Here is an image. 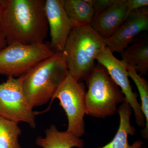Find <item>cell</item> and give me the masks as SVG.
Listing matches in <instances>:
<instances>
[{
  "instance_id": "obj_9",
  "label": "cell",
  "mask_w": 148,
  "mask_h": 148,
  "mask_svg": "<svg viewBox=\"0 0 148 148\" xmlns=\"http://www.w3.org/2000/svg\"><path fill=\"white\" fill-rule=\"evenodd\" d=\"M148 29V7L133 11L113 35L107 38V47L113 53H121L137 35Z\"/></svg>"
},
{
  "instance_id": "obj_1",
  "label": "cell",
  "mask_w": 148,
  "mask_h": 148,
  "mask_svg": "<svg viewBox=\"0 0 148 148\" xmlns=\"http://www.w3.org/2000/svg\"><path fill=\"white\" fill-rule=\"evenodd\" d=\"M45 0H3L0 30L8 45L44 43L49 31Z\"/></svg>"
},
{
  "instance_id": "obj_3",
  "label": "cell",
  "mask_w": 148,
  "mask_h": 148,
  "mask_svg": "<svg viewBox=\"0 0 148 148\" xmlns=\"http://www.w3.org/2000/svg\"><path fill=\"white\" fill-rule=\"evenodd\" d=\"M106 45L107 38L91 26L73 27L64 49L69 73L79 81L84 79L95 66L97 55Z\"/></svg>"
},
{
  "instance_id": "obj_16",
  "label": "cell",
  "mask_w": 148,
  "mask_h": 148,
  "mask_svg": "<svg viewBox=\"0 0 148 148\" xmlns=\"http://www.w3.org/2000/svg\"><path fill=\"white\" fill-rule=\"evenodd\" d=\"M128 76L135 83L140 95L141 110L145 118V125L141 131V134L144 139L148 138V84L144 77L140 75L132 67L126 64Z\"/></svg>"
},
{
  "instance_id": "obj_2",
  "label": "cell",
  "mask_w": 148,
  "mask_h": 148,
  "mask_svg": "<svg viewBox=\"0 0 148 148\" xmlns=\"http://www.w3.org/2000/svg\"><path fill=\"white\" fill-rule=\"evenodd\" d=\"M69 74L66 52H55L21 76V86L32 108L51 100Z\"/></svg>"
},
{
  "instance_id": "obj_11",
  "label": "cell",
  "mask_w": 148,
  "mask_h": 148,
  "mask_svg": "<svg viewBox=\"0 0 148 148\" xmlns=\"http://www.w3.org/2000/svg\"><path fill=\"white\" fill-rule=\"evenodd\" d=\"M126 18V0H115L106 10L93 17L90 26L102 36L109 38Z\"/></svg>"
},
{
  "instance_id": "obj_6",
  "label": "cell",
  "mask_w": 148,
  "mask_h": 148,
  "mask_svg": "<svg viewBox=\"0 0 148 148\" xmlns=\"http://www.w3.org/2000/svg\"><path fill=\"white\" fill-rule=\"evenodd\" d=\"M84 84L69 73L56 90L51 101L58 99L68 121L66 131L80 138L84 135V117L86 114Z\"/></svg>"
},
{
  "instance_id": "obj_17",
  "label": "cell",
  "mask_w": 148,
  "mask_h": 148,
  "mask_svg": "<svg viewBox=\"0 0 148 148\" xmlns=\"http://www.w3.org/2000/svg\"><path fill=\"white\" fill-rule=\"evenodd\" d=\"M21 134L18 123L0 116V148H21L18 142Z\"/></svg>"
},
{
  "instance_id": "obj_13",
  "label": "cell",
  "mask_w": 148,
  "mask_h": 148,
  "mask_svg": "<svg viewBox=\"0 0 148 148\" xmlns=\"http://www.w3.org/2000/svg\"><path fill=\"white\" fill-rule=\"evenodd\" d=\"M45 133V137H38L36 140V145L40 147L83 148L84 147L83 140L67 131H59L54 125L46 130Z\"/></svg>"
},
{
  "instance_id": "obj_14",
  "label": "cell",
  "mask_w": 148,
  "mask_h": 148,
  "mask_svg": "<svg viewBox=\"0 0 148 148\" xmlns=\"http://www.w3.org/2000/svg\"><path fill=\"white\" fill-rule=\"evenodd\" d=\"M73 27L90 26L94 16L92 0H63Z\"/></svg>"
},
{
  "instance_id": "obj_8",
  "label": "cell",
  "mask_w": 148,
  "mask_h": 148,
  "mask_svg": "<svg viewBox=\"0 0 148 148\" xmlns=\"http://www.w3.org/2000/svg\"><path fill=\"white\" fill-rule=\"evenodd\" d=\"M98 64L107 70L109 75L124 94L125 100L132 109L135 121L138 126L145 127V121L138 96L133 92L129 79L126 64L119 60L106 47L99 52L96 58Z\"/></svg>"
},
{
  "instance_id": "obj_21",
  "label": "cell",
  "mask_w": 148,
  "mask_h": 148,
  "mask_svg": "<svg viewBox=\"0 0 148 148\" xmlns=\"http://www.w3.org/2000/svg\"><path fill=\"white\" fill-rule=\"evenodd\" d=\"M3 1V0H0V9H1V7L2 5Z\"/></svg>"
},
{
  "instance_id": "obj_15",
  "label": "cell",
  "mask_w": 148,
  "mask_h": 148,
  "mask_svg": "<svg viewBox=\"0 0 148 148\" xmlns=\"http://www.w3.org/2000/svg\"><path fill=\"white\" fill-rule=\"evenodd\" d=\"M120 53L122 60L140 73V75H145L147 73L148 42L147 40L135 41Z\"/></svg>"
},
{
  "instance_id": "obj_4",
  "label": "cell",
  "mask_w": 148,
  "mask_h": 148,
  "mask_svg": "<svg viewBox=\"0 0 148 148\" xmlns=\"http://www.w3.org/2000/svg\"><path fill=\"white\" fill-rule=\"evenodd\" d=\"M84 79L88 87L86 114L100 119L114 115L118 106L125 101V97L106 69L101 64L95 65Z\"/></svg>"
},
{
  "instance_id": "obj_22",
  "label": "cell",
  "mask_w": 148,
  "mask_h": 148,
  "mask_svg": "<svg viewBox=\"0 0 148 148\" xmlns=\"http://www.w3.org/2000/svg\"><path fill=\"white\" fill-rule=\"evenodd\" d=\"M138 148H143V146H142V147H139Z\"/></svg>"
},
{
  "instance_id": "obj_12",
  "label": "cell",
  "mask_w": 148,
  "mask_h": 148,
  "mask_svg": "<svg viewBox=\"0 0 148 148\" xmlns=\"http://www.w3.org/2000/svg\"><path fill=\"white\" fill-rule=\"evenodd\" d=\"M117 112L119 115L120 121L116 134L108 144L97 148H138L142 147L144 143L141 140L135 141L132 145L128 143V136L135 135L136 130L130 123L132 109L126 100L119 106Z\"/></svg>"
},
{
  "instance_id": "obj_18",
  "label": "cell",
  "mask_w": 148,
  "mask_h": 148,
  "mask_svg": "<svg viewBox=\"0 0 148 148\" xmlns=\"http://www.w3.org/2000/svg\"><path fill=\"white\" fill-rule=\"evenodd\" d=\"M92 1L94 17L108 8L114 3L115 0H92Z\"/></svg>"
},
{
  "instance_id": "obj_19",
  "label": "cell",
  "mask_w": 148,
  "mask_h": 148,
  "mask_svg": "<svg viewBox=\"0 0 148 148\" xmlns=\"http://www.w3.org/2000/svg\"><path fill=\"white\" fill-rule=\"evenodd\" d=\"M127 17L130 12L142 8L148 7V0H126Z\"/></svg>"
},
{
  "instance_id": "obj_20",
  "label": "cell",
  "mask_w": 148,
  "mask_h": 148,
  "mask_svg": "<svg viewBox=\"0 0 148 148\" xmlns=\"http://www.w3.org/2000/svg\"><path fill=\"white\" fill-rule=\"evenodd\" d=\"M8 45L5 37L0 30V51Z\"/></svg>"
},
{
  "instance_id": "obj_5",
  "label": "cell",
  "mask_w": 148,
  "mask_h": 148,
  "mask_svg": "<svg viewBox=\"0 0 148 148\" xmlns=\"http://www.w3.org/2000/svg\"><path fill=\"white\" fill-rule=\"evenodd\" d=\"M55 53L45 42L8 45L0 51V75L18 77Z\"/></svg>"
},
{
  "instance_id": "obj_10",
  "label": "cell",
  "mask_w": 148,
  "mask_h": 148,
  "mask_svg": "<svg viewBox=\"0 0 148 148\" xmlns=\"http://www.w3.org/2000/svg\"><path fill=\"white\" fill-rule=\"evenodd\" d=\"M45 10L50 31L49 45L55 52L64 51L73 26L63 0H45Z\"/></svg>"
},
{
  "instance_id": "obj_7",
  "label": "cell",
  "mask_w": 148,
  "mask_h": 148,
  "mask_svg": "<svg viewBox=\"0 0 148 148\" xmlns=\"http://www.w3.org/2000/svg\"><path fill=\"white\" fill-rule=\"evenodd\" d=\"M33 109L23 92L21 76L8 77L0 84V116L17 123H26L34 128L37 113Z\"/></svg>"
}]
</instances>
